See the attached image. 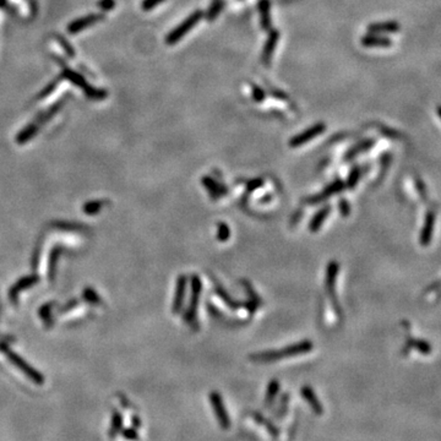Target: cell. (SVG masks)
<instances>
[{"label": "cell", "instance_id": "11", "mask_svg": "<svg viewBox=\"0 0 441 441\" xmlns=\"http://www.w3.org/2000/svg\"><path fill=\"white\" fill-rule=\"evenodd\" d=\"M343 188H344L343 183L341 181H335L333 183H331L329 187L325 188V190L321 191V193H319L318 195L307 197V199H305V202L306 204H319V202L329 199V197L332 196L333 194H337L339 191H342L343 190Z\"/></svg>", "mask_w": 441, "mask_h": 441}, {"label": "cell", "instance_id": "26", "mask_svg": "<svg viewBox=\"0 0 441 441\" xmlns=\"http://www.w3.org/2000/svg\"><path fill=\"white\" fill-rule=\"evenodd\" d=\"M373 145H374V140H364V141H362L361 144L357 145L356 147H353V149L347 153V158L349 159V158L355 157V156L358 155V153L367 152L368 150H370L371 147H373Z\"/></svg>", "mask_w": 441, "mask_h": 441}, {"label": "cell", "instance_id": "15", "mask_svg": "<svg viewBox=\"0 0 441 441\" xmlns=\"http://www.w3.org/2000/svg\"><path fill=\"white\" fill-rule=\"evenodd\" d=\"M434 225H435V213L428 212L425 217L424 227L420 231V237H419V243L420 245L428 246L430 243L431 238H433V232H434Z\"/></svg>", "mask_w": 441, "mask_h": 441}, {"label": "cell", "instance_id": "7", "mask_svg": "<svg viewBox=\"0 0 441 441\" xmlns=\"http://www.w3.org/2000/svg\"><path fill=\"white\" fill-rule=\"evenodd\" d=\"M103 20H104L103 14H98V13L89 14V15L82 16L80 17V19H76L72 22H70V24L68 25V27H66V31H68L70 34L80 33V32L85 30V28L91 27V26L98 24V22L103 21Z\"/></svg>", "mask_w": 441, "mask_h": 441}, {"label": "cell", "instance_id": "18", "mask_svg": "<svg viewBox=\"0 0 441 441\" xmlns=\"http://www.w3.org/2000/svg\"><path fill=\"white\" fill-rule=\"evenodd\" d=\"M270 9H271L270 0H260L259 2L260 24L263 31L271 30V14H270Z\"/></svg>", "mask_w": 441, "mask_h": 441}, {"label": "cell", "instance_id": "35", "mask_svg": "<svg viewBox=\"0 0 441 441\" xmlns=\"http://www.w3.org/2000/svg\"><path fill=\"white\" fill-rule=\"evenodd\" d=\"M97 7L102 11H110L115 8V0H100Z\"/></svg>", "mask_w": 441, "mask_h": 441}, {"label": "cell", "instance_id": "38", "mask_svg": "<svg viewBox=\"0 0 441 441\" xmlns=\"http://www.w3.org/2000/svg\"><path fill=\"white\" fill-rule=\"evenodd\" d=\"M262 184H263V181H262V179H261V178L252 179V181H250V182L248 183V189H249V190L257 189V188L262 187Z\"/></svg>", "mask_w": 441, "mask_h": 441}, {"label": "cell", "instance_id": "10", "mask_svg": "<svg viewBox=\"0 0 441 441\" xmlns=\"http://www.w3.org/2000/svg\"><path fill=\"white\" fill-rule=\"evenodd\" d=\"M65 103H66V96H64V97L60 98V100H58L57 102H54L53 104H52L51 107H48L47 109L43 110V112H40L39 114L36 117L34 123H36L37 125L40 127L43 125V124H46L47 121L51 120V119L53 118L54 115L57 114V113H59L60 110H62L63 107L65 106Z\"/></svg>", "mask_w": 441, "mask_h": 441}, {"label": "cell", "instance_id": "34", "mask_svg": "<svg viewBox=\"0 0 441 441\" xmlns=\"http://www.w3.org/2000/svg\"><path fill=\"white\" fill-rule=\"evenodd\" d=\"M164 0H144L141 4V8H142V10L150 11V10H152L153 8L158 7V5L162 4Z\"/></svg>", "mask_w": 441, "mask_h": 441}, {"label": "cell", "instance_id": "37", "mask_svg": "<svg viewBox=\"0 0 441 441\" xmlns=\"http://www.w3.org/2000/svg\"><path fill=\"white\" fill-rule=\"evenodd\" d=\"M121 434H123V436L125 437V439L130 440V441H136V440H139V434H138V431H136L135 429H133V428L125 429V430H124V431H121Z\"/></svg>", "mask_w": 441, "mask_h": 441}, {"label": "cell", "instance_id": "14", "mask_svg": "<svg viewBox=\"0 0 441 441\" xmlns=\"http://www.w3.org/2000/svg\"><path fill=\"white\" fill-rule=\"evenodd\" d=\"M361 43L362 46L367 48H387L391 47V45H392L390 38L378 33H369L367 36L362 37Z\"/></svg>", "mask_w": 441, "mask_h": 441}, {"label": "cell", "instance_id": "36", "mask_svg": "<svg viewBox=\"0 0 441 441\" xmlns=\"http://www.w3.org/2000/svg\"><path fill=\"white\" fill-rule=\"evenodd\" d=\"M338 208H339V212H341V214L343 217H348V214L350 213V207H349V204H348V201L347 200H339V202H338Z\"/></svg>", "mask_w": 441, "mask_h": 441}, {"label": "cell", "instance_id": "12", "mask_svg": "<svg viewBox=\"0 0 441 441\" xmlns=\"http://www.w3.org/2000/svg\"><path fill=\"white\" fill-rule=\"evenodd\" d=\"M278 39H280V32L277 30L270 31L269 38L266 40L265 46H263L262 53H261V62L265 65H269L272 59V55L275 53V49L277 47Z\"/></svg>", "mask_w": 441, "mask_h": 441}, {"label": "cell", "instance_id": "39", "mask_svg": "<svg viewBox=\"0 0 441 441\" xmlns=\"http://www.w3.org/2000/svg\"><path fill=\"white\" fill-rule=\"evenodd\" d=\"M133 424H134L135 428H140V426H141L140 418H136V417L133 418Z\"/></svg>", "mask_w": 441, "mask_h": 441}, {"label": "cell", "instance_id": "30", "mask_svg": "<svg viewBox=\"0 0 441 441\" xmlns=\"http://www.w3.org/2000/svg\"><path fill=\"white\" fill-rule=\"evenodd\" d=\"M229 237H231V229H229V227L226 225V223L219 222L218 229H217V239L223 243V242H227Z\"/></svg>", "mask_w": 441, "mask_h": 441}, {"label": "cell", "instance_id": "2", "mask_svg": "<svg viewBox=\"0 0 441 441\" xmlns=\"http://www.w3.org/2000/svg\"><path fill=\"white\" fill-rule=\"evenodd\" d=\"M313 349V343L310 341H301L297 344H292L281 349L269 350V352H261L257 355H251L250 359L259 363H270L274 361H280L283 358H291L301 355H306Z\"/></svg>", "mask_w": 441, "mask_h": 441}, {"label": "cell", "instance_id": "4", "mask_svg": "<svg viewBox=\"0 0 441 441\" xmlns=\"http://www.w3.org/2000/svg\"><path fill=\"white\" fill-rule=\"evenodd\" d=\"M4 352L9 358V361H11V363H13V364L15 365L16 368H19V369L21 370L28 379H31L32 381L34 382V384L43 385V382H45V378H43L42 374L38 373V371H37L36 369H33L31 365H28L27 363H26L24 359L21 358V357L15 355L13 350H9L8 348H4Z\"/></svg>", "mask_w": 441, "mask_h": 441}, {"label": "cell", "instance_id": "16", "mask_svg": "<svg viewBox=\"0 0 441 441\" xmlns=\"http://www.w3.org/2000/svg\"><path fill=\"white\" fill-rule=\"evenodd\" d=\"M400 24L396 21H386V22H375L368 26V30L370 33H396L400 31Z\"/></svg>", "mask_w": 441, "mask_h": 441}, {"label": "cell", "instance_id": "27", "mask_svg": "<svg viewBox=\"0 0 441 441\" xmlns=\"http://www.w3.org/2000/svg\"><path fill=\"white\" fill-rule=\"evenodd\" d=\"M54 37H55V40L60 45V47L63 48V51L65 52V54L68 55L69 58H75L76 53H75V49L70 45V42H69L68 39H65V37H63L62 34H55Z\"/></svg>", "mask_w": 441, "mask_h": 441}, {"label": "cell", "instance_id": "33", "mask_svg": "<svg viewBox=\"0 0 441 441\" xmlns=\"http://www.w3.org/2000/svg\"><path fill=\"white\" fill-rule=\"evenodd\" d=\"M251 95H252V100H254L255 102L261 103V102H263V101H265L266 92H265V90L261 89L260 86L252 85L251 86Z\"/></svg>", "mask_w": 441, "mask_h": 441}, {"label": "cell", "instance_id": "32", "mask_svg": "<svg viewBox=\"0 0 441 441\" xmlns=\"http://www.w3.org/2000/svg\"><path fill=\"white\" fill-rule=\"evenodd\" d=\"M410 346L417 348V349L419 350L420 353H423V355H429L431 350L430 344L426 343L425 341H420V339H413L412 343H410Z\"/></svg>", "mask_w": 441, "mask_h": 441}, {"label": "cell", "instance_id": "9", "mask_svg": "<svg viewBox=\"0 0 441 441\" xmlns=\"http://www.w3.org/2000/svg\"><path fill=\"white\" fill-rule=\"evenodd\" d=\"M338 275V263L336 261H331L327 266V275H326V288L329 292V295L332 300L333 305L336 306L337 312L339 313V309L337 306V299H336L335 295V286H336V278Z\"/></svg>", "mask_w": 441, "mask_h": 441}, {"label": "cell", "instance_id": "1", "mask_svg": "<svg viewBox=\"0 0 441 441\" xmlns=\"http://www.w3.org/2000/svg\"><path fill=\"white\" fill-rule=\"evenodd\" d=\"M54 60L58 63V65L62 66V74H60V77H62V79L68 80L69 82L72 83V85L79 87L81 91L85 94L86 97H89L90 100L92 101L106 100L107 96H108V92H107L106 90L96 89V87L92 86L91 83L82 76V75L79 74L77 71L72 70L71 68H69V66L66 65V63L64 62V60H62V58L54 57Z\"/></svg>", "mask_w": 441, "mask_h": 441}, {"label": "cell", "instance_id": "19", "mask_svg": "<svg viewBox=\"0 0 441 441\" xmlns=\"http://www.w3.org/2000/svg\"><path fill=\"white\" fill-rule=\"evenodd\" d=\"M330 211H331L330 206H325V207L321 208L320 211H318L315 216L312 218V221H310L309 231L313 232V233L318 232L319 229L321 228V226H323V223L326 221L327 216L330 214Z\"/></svg>", "mask_w": 441, "mask_h": 441}, {"label": "cell", "instance_id": "8", "mask_svg": "<svg viewBox=\"0 0 441 441\" xmlns=\"http://www.w3.org/2000/svg\"><path fill=\"white\" fill-rule=\"evenodd\" d=\"M200 294H201V281H200L197 276H193V280H191V299L187 314L184 316L185 321H188V323H193L195 320Z\"/></svg>", "mask_w": 441, "mask_h": 441}, {"label": "cell", "instance_id": "28", "mask_svg": "<svg viewBox=\"0 0 441 441\" xmlns=\"http://www.w3.org/2000/svg\"><path fill=\"white\" fill-rule=\"evenodd\" d=\"M222 9H223V0H212L211 7L207 11V15H206L208 21H213V20L219 15Z\"/></svg>", "mask_w": 441, "mask_h": 441}, {"label": "cell", "instance_id": "21", "mask_svg": "<svg viewBox=\"0 0 441 441\" xmlns=\"http://www.w3.org/2000/svg\"><path fill=\"white\" fill-rule=\"evenodd\" d=\"M38 130H39V126L37 125L34 121L33 123L28 124L27 126H25L24 129L16 135V142L17 144H25V142L30 141L31 139H33V136L38 133Z\"/></svg>", "mask_w": 441, "mask_h": 441}, {"label": "cell", "instance_id": "40", "mask_svg": "<svg viewBox=\"0 0 441 441\" xmlns=\"http://www.w3.org/2000/svg\"><path fill=\"white\" fill-rule=\"evenodd\" d=\"M7 7V0H0V8Z\"/></svg>", "mask_w": 441, "mask_h": 441}, {"label": "cell", "instance_id": "5", "mask_svg": "<svg viewBox=\"0 0 441 441\" xmlns=\"http://www.w3.org/2000/svg\"><path fill=\"white\" fill-rule=\"evenodd\" d=\"M210 402L214 416H216L217 420H218L219 426L223 429V430H228V429L231 428V418L228 416L227 408L225 407L222 396H221L217 391H212V392L210 393Z\"/></svg>", "mask_w": 441, "mask_h": 441}, {"label": "cell", "instance_id": "3", "mask_svg": "<svg viewBox=\"0 0 441 441\" xmlns=\"http://www.w3.org/2000/svg\"><path fill=\"white\" fill-rule=\"evenodd\" d=\"M202 17H204V13H202L201 10L194 11L188 19H185L181 25L177 26L174 30L170 31L169 33L165 36V45L168 46L177 45V43H178L185 34L189 33L194 26H196L200 21H201Z\"/></svg>", "mask_w": 441, "mask_h": 441}, {"label": "cell", "instance_id": "22", "mask_svg": "<svg viewBox=\"0 0 441 441\" xmlns=\"http://www.w3.org/2000/svg\"><path fill=\"white\" fill-rule=\"evenodd\" d=\"M202 184L205 185V188L208 190V193L211 194V196L212 197H219L221 195L227 193V190H226L222 185L218 184L214 179L210 178V177H204V178H202Z\"/></svg>", "mask_w": 441, "mask_h": 441}, {"label": "cell", "instance_id": "6", "mask_svg": "<svg viewBox=\"0 0 441 441\" xmlns=\"http://www.w3.org/2000/svg\"><path fill=\"white\" fill-rule=\"evenodd\" d=\"M325 130H326V125H325L324 123L314 124V125L310 126L309 129L301 131L300 134L293 136L291 140H289V146H291L292 149L300 147L301 145L307 144V142L312 141L313 139H315L316 136L323 134Z\"/></svg>", "mask_w": 441, "mask_h": 441}, {"label": "cell", "instance_id": "24", "mask_svg": "<svg viewBox=\"0 0 441 441\" xmlns=\"http://www.w3.org/2000/svg\"><path fill=\"white\" fill-rule=\"evenodd\" d=\"M121 429H123V416L117 411H114L112 416V423H110V428L108 431V435L110 439H114L117 435L120 433Z\"/></svg>", "mask_w": 441, "mask_h": 441}, {"label": "cell", "instance_id": "13", "mask_svg": "<svg viewBox=\"0 0 441 441\" xmlns=\"http://www.w3.org/2000/svg\"><path fill=\"white\" fill-rule=\"evenodd\" d=\"M300 394H301V397H303V399L307 402L309 407L312 408V411L314 412L316 416H319V417L323 416L324 414L323 405H321L320 401H319L315 391L313 390L310 386H303V387L300 388Z\"/></svg>", "mask_w": 441, "mask_h": 441}, {"label": "cell", "instance_id": "29", "mask_svg": "<svg viewBox=\"0 0 441 441\" xmlns=\"http://www.w3.org/2000/svg\"><path fill=\"white\" fill-rule=\"evenodd\" d=\"M288 402H289V394L288 393H284L282 396V399H281L280 405H278V408L275 411V418L276 419H282L286 416L287 410H288Z\"/></svg>", "mask_w": 441, "mask_h": 441}, {"label": "cell", "instance_id": "23", "mask_svg": "<svg viewBox=\"0 0 441 441\" xmlns=\"http://www.w3.org/2000/svg\"><path fill=\"white\" fill-rule=\"evenodd\" d=\"M278 392H280V382H278V380L272 379L268 386V392H266L265 401H263V407L265 408L271 407V406L275 403V400L276 397H277Z\"/></svg>", "mask_w": 441, "mask_h": 441}, {"label": "cell", "instance_id": "20", "mask_svg": "<svg viewBox=\"0 0 441 441\" xmlns=\"http://www.w3.org/2000/svg\"><path fill=\"white\" fill-rule=\"evenodd\" d=\"M252 419L255 420V422L257 423V424L262 425L263 428H266V430H268V433L271 435L272 437H277L278 435H280V429L276 426L274 423H271L270 420L266 419L265 417L262 416V414L259 413V412H252L250 414Z\"/></svg>", "mask_w": 441, "mask_h": 441}, {"label": "cell", "instance_id": "31", "mask_svg": "<svg viewBox=\"0 0 441 441\" xmlns=\"http://www.w3.org/2000/svg\"><path fill=\"white\" fill-rule=\"evenodd\" d=\"M359 178H361V169H359L358 165H356V167L350 170L349 177H348V181H347L348 188H349V189H355Z\"/></svg>", "mask_w": 441, "mask_h": 441}, {"label": "cell", "instance_id": "25", "mask_svg": "<svg viewBox=\"0 0 441 441\" xmlns=\"http://www.w3.org/2000/svg\"><path fill=\"white\" fill-rule=\"evenodd\" d=\"M63 79L62 77H60V75L59 76H57L55 77V79L53 80V81H51V82L49 83H47V85L45 86V89L42 90V91L39 92L38 95H37V100H45V98H47L49 95H52L54 92V90L57 89V86H58V83L60 82V81H62Z\"/></svg>", "mask_w": 441, "mask_h": 441}, {"label": "cell", "instance_id": "17", "mask_svg": "<svg viewBox=\"0 0 441 441\" xmlns=\"http://www.w3.org/2000/svg\"><path fill=\"white\" fill-rule=\"evenodd\" d=\"M185 289H187V277L185 276H181L178 278V282H177L175 295H174L173 300V313H178L181 310L183 300H184L185 297Z\"/></svg>", "mask_w": 441, "mask_h": 441}]
</instances>
